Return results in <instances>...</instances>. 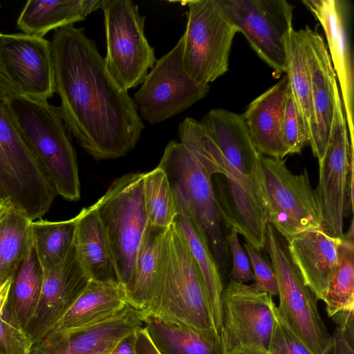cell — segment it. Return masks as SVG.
Instances as JSON below:
<instances>
[{
	"instance_id": "cell-22",
	"label": "cell",
	"mask_w": 354,
	"mask_h": 354,
	"mask_svg": "<svg viewBox=\"0 0 354 354\" xmlns=\"http://www.w3.org/2000/svg\"><path fill=\"white\" fill-rule=\"evenodd\" d=\"M127 304L121 284L91 280L50 331L69 333L88 328L114 317Z\"/></svg>"
},
{
	"instance_id": "cell-36",
	"label": "cell",
	"mask_w": 354,
	"mask_h": 354,
	"mask_svg": "<svg viewBox=\"0 0 354 354\" xmlns=\"http://www.w3.org/2000/svg\"><path fill=\"white\" fill-rule=\"evenodd\" d=\"M274 324L269 342L268 354H313L283 322L274 305Z\"/></svg>"
},
{
	"instance_id": "cell-33",
	"label": "cell",
	"mask_w": 354,
	"mask_h": 354,
	"mask_svg": "<svg viewBox=\"0 0 354 354\" xmlns=\"http://www.w3.org/2000/svg\"><path fill=\"white\" fill-rule=\"evenodd\" d=\"M143 198L149 224L165 229L174 224L177 215L175 198L167 175L160 167L144 173Z\"/></svg>"
},
{
	"instance_id": "cell-2",
	"label": "cell",
	"mask_w": 354,
	"mask_h": 354,
	"mask_svg": "<svg viewBox=\"0 0 354 354\" xmlns=\"http://www.w3.org/2000/svg\"><path fill=\"white\" fill-rule=\"evenodd\" d=\"M142 314L219 335L201 272L174 224L162 238L149 304Z\"/></svg>"
},
{
	"instance_id": "cell-34",
	"label": "cell",
	"mask_w": 354,
	"mask_h": 354,
	"mask_svg": "<svg viewBox=\"0 0 354 354\" xmlns=\"http://www.w3.org/2000/svg\"><path fill=\"white\" fill-rule=\"evenodd\" d=\"M11 282L10 278L0 286V354H30L32 341L8 306Z\"/></svg>"
},
{
	"instance_id": "cell-5",
	"label": "cell",
	"mask_w": 354,
	"mask_h": 354,
	"mask_svg": "<svg viewBox=\"0 0 354 354\" xmlns=\"http://www.w3.org/2000/svg\"><path fill=\"white\" fill-rule=\"evenodd\" d=\"M55 196L8 102L0 100V197L33 221L50 209Z\"/></svg>"
},
{
	"instance_id": "cell-3",
	"label": "cell",
	"mask_w": 354,
	"mask_h": 354,
	"mask_svg": "<svg viewBox=\"0 0 354 354\" xmlns=\"http://www.w3.org/2000/svg\"><path fill=\"white\" fill-rule=\"evenodd\" d=\"M158 166L166 172L174 196L191 210L223 278L228 268V250L212 180L214 176L222 174L219 158L213 154L193 152L172 140L165 147Z\"/></svg>"
},
{
	"instance_id": "cell-30",
	"label": "cell",
	"mask_w": 354,
	"mask_h": 354,
	"mask_svg": "<svg viewBox=\"0 0 354 354\" xmlns=\"http://www.w3.org/2000/svg\"><path fill=\"white\" fill-rule=\"evenodd\" d=\"M31 223L13 206L0 220V286L12 277L30 248Z\"/></svg>"
},
{
	"instance_id": "cell-4",
	"label": "cell",
	"mask_w": 354,
	"mask_h": 354,
	"mask_svg": "<svg viewBox=\"0 0 354 354\" xmlns=\"http://www.w3.org/2000/svg\"><path fill=\"white\" fill-rule=\"evenodd\" d=\"M8 104L21 133L56 195L68 201L80 197L75 149L58 108L24 95Z\"/></svg>"
},
{
	"instance_id": "cell-35",
	"label": "cell",
	"mask_w": 354,
	"mask_h": 354,
	"mask_svg": "<svg viewBox=\"0 0 354 354\" xmlns=\"http://www.w3.org/2000/svg\"><path fill=\"white\" fill-rule=\"evenodd\" d=\"M282 135L288 155L300 153L308 145V138L290 87L284 106Z\"/></svg>"
},
{
	"instance_id": "cell-27",
	"label": "cell",
	"mask_w": 354,
	"mask_h": 354,
	"mask_svg": "<svg viewBox=\"0 0 354 354\" xmlns=\"http://www.w3.org/2000/svg\"><path fill=\"white\" fill-rule=\"evenodd\" d=\"M43 269L32 242L12 277L8 306L18 324L25 330L31 322L39 302Z\"/></svg>"
},
{
	"instance_id": "cell-12",
	"label": "cell",
	"mask_w": 354,
	"mask_h": 354,
	"mask_svg": "<svg viewBox=\"0 0 354 354\" xmlns=\"http://www.w3.org/2000/svg\"><path fill=\"white\" fill-rule=\"evenodd\" d=\"M223 354H268L274 324L272 296L230 279L222 294Z\"/></svg>"
},
{
	"instance_id": "cell-29",
	"label": "cell",
	"mask_w": 354,
	"mask_h": 354,
	"mask_svg": "<svg viewBox=\"0 0 354 354\" xmlns=\"http://www.w3.org/2000/svg\"><path fill=\"white\" fill-rule=\"evenodd\" d=\"M286 75L308 138V145H310L315 132V119L310 78L301 30L293 29L290 34Z\"/></svg>"
},
{
	"instance_id": "cell-1",
	"label": "cell",
	"mask_w": 354,
	"mask_h": 354,
	"mask_svg": "<svg viewBox=\"0 0 354 354\" xmlns=\"http://www.w3.org/2000/svg\"><path fill=\"white\" fill-rule=\"evenodd\" d=\"M55 93L67 131L96 160L133 149L145 127L134 100L108 71L96 44L73 25L50 41Z\"/></svg>"
},
{
	"instance_id": "cell-10",
	"label": "cell",
	"mask_w": 354,
	"mask_h": 354,
	"mask_svg": "<svg viewBox=\"0 0 354 354\" xmlns=\"http://www.w3.org/2000/svg\"><path fill=\"white\" fill-rule=\"evenodd\" d=\"M106 41V67L125 90L142 84L156 62L145 35V17L131 0H103Z\"/></svg>"
},
{
	"instance_id": "cell-42",
	"label": "cell",
	"mask_w": 354,
	"mask_h": 354,
	"mask_svg": "<svg viewBox=\"0 0 354 354\" xmlns=\"http://www.w3.org/2000/svg\"><path fill=\"white\" fill-rule=\"evenodd\" d=\"M136 332L124 337L110 354H136Z\"/></svg>"
},
{
	"instance_id": "cell-41",
	"label": "cell",
	"mask_w": 354,
	"mask_h": 354,
	"mask_svg": "<svg viewBox=\"0 0 354 354\" xmlns=\"http://www.w3.org/2000/svg\"><path fill=\"white\" fill-rule=\"evenodd\" d=\"M136 354H160L144 326L136 332Z\"/></svg>"
},
{
	"instance_id": "cell-24",
	"label": "cell",
	"mask_w": 354,
	"mask_h": 354,
	"mask_svg": "<svg viewBox=\"0 0 354 354\" xmlns=\"http://www.w3.org/2000/svg\"><path fill=\"white\" fill-rule=\"evenodd\" d=\"M75 218L73 244L88 276L91 280L121 284L108 239L93 206L84 208Z\"/></svg>"
},
{
	"instance_id": "cell-11",
	"label": "cell",
	"mask_w": 354,
	"mask_h": 354,
	"mask_svg": "<svg viewBox=\"0 0 354 354\" xmlns=\"http://www.w3.org/2000/svg\"><path fill=\"white\" fill-rule=\"evenodd\" d=\"M187 22L182 36L183 59L187 72L196 81L208 84L228 70L229 56L238 32L224 17L217 0L183 1Z\"/></svg>"
},
{
	"instance_id": "cell-15",
	"label": "cell",
	"mask_w": 354,
	"mask_h": 354,
	"mask_svg": "<svg viewBox=\"0 0 354 354\" xmlns=\"http://www.w3.org/2000/svg\"><path fill=\"white\" fill-rule=\"evenodd\" d=\"M324 30L328 55L338 81L349 141L354 147V71L351 48L349 5L344 0H303Z\"/></svg>"
},
{
	"instance_id": "cell-38",
	"label": "cell",
	"mask_w": 354,
	"mask_h": 354,
	"mask_svg": "<svg viewBox=\"0 0 354 354\" xmlns=\"http://www.w3.org/2000/svg\"><path fill=\"white\" fill-rule=\"evenodd\" d=\"M353 312L343 311L331 317L336 328L325 354H354Z\"/></svg>"
},
{
	"instance_id": "cell-19",
	"label": "cell",
	"mask_w": 354,
	"mask_h": 354,
	"mask_svg": "<svg viewBox=\"0 0 354 354\" xmlns=\"http://www.w3.org/2000/svg\"><path fill=\"white\" fill-rule=\"evenodd\" d=\"M309 74L315 132L310 143L318 161L324 155L334 111V94L337 82L326 45L322 36L309 27L301 29Z\"/></svg>"
},
{
	"instance_id": "cell-37",
	"label": "cell",
	"mask_w": 354,
	"mask_h": 354,
	"mask_svg": "<svg viewBox=\"0 0 354 354\" xmlns=\"http://www.w3.org/2000/svg\"><path fill=\"white\" fill-rule=\"evenodd\" d=\"M243 248L250 260L253 273V284L271 296L278 295V286L272 265L261 252L245 241Z\"/></svg>"
},
{
	"instance_id": "cell-43",
	"label": "cell",
	"mask_w": 354,
	"mask_h": 354,
	"mask_svg": "<svg viewBox=\"0 0 354 354\" xmlns=\"http://www.w3.org/2000/svg\"><path fill=\"white\" fill-rule=\"evenodd\" d=\"M11 206L12 205L8 201L0 197V220Z\"/></svg>"
},
{
	"instance_id": "cell-16",
	"label": "cell",
	"mask_w": 354,
	"mask_h": 354,
	"mask_svg": "<svg viewBox=\"0 0 354 354\" xmlns=\"http://www.w3.org/2000/svg\"><path fill=\"white\" fill-rule=\"evenodd\" d=\"M43 273L37 307L26 329L33 344L52 330L91 280L80 261L74 244L64 260Z\"/></svg>"
},
{
	"instance_id": "cell-20",
	"label": "cell",
	"mask_w": 354,
	"mask_h": 354,
	"mask_svg": "<svg viewBox=\"0 0 354 354\" xmlns=\"http://www.w3.org/2000/svg\"><path fill=\"white\" fill-rule=\"evenodd\" d=\"M341 239L322 229H313L301 232L287 241L291 261L317 300H323L337 265Z\"/></svg>"
},
{
	"instance_id": "cell-13",
	"label": "cell",
	"mask_w": 354,
	"mask_h": 354,
	"mask_svg": "<svg viewBox=\"0 0 354 354\" xmlns=\"http://www.w3.org/2000/svg\"><path fill=\"white\" fill-rule=\"evenodd\" d=\"M225 19L277 73H286L294 6L286 0H217Z\"/></svg>"
},
{
	"instance_id": "cell-31",
	"label": "cell",
	"mask_w": 354,
	"mask_h": 354,
	"mask_svg": "<svg viewBox=\"0 0 354 354\" xmlns=\"http://www.w3.org/2000/svg\"><path fill=\"white\" fill-rule=\"evenodd\" d=\"M328 317L354 310V244L353 224L344 234L338 249L337 265L322 300Z\"/></svg>"
},
{
	"instance_id": "cell-28",
	"label": "cell",
	"mask_w": 354,
	"mask_h": 354,
	"mask_svg": "<svg viewBox=\"0 0 354 354\" xmlns=\"http://www.w3.org/2000/svg\"><path fill=\"white\" fill-rule=\"evenodd\" d=\"M167 229L148 222L136 257L132 278L125 288L128 304L142 313L149 304L160 245Z\"/></svg>"
},
{
	"instance_id": "cell-14",
	"label": "cell",
	"mask_w": 354,
	"mask_h": 354,
	"mask_svg": "<svg viewBox=\"0 0 354 354\" xmlns=\"http://www.w3.org/2000/svg\"><path fill=\"white\" fill-rule=\"evenodd\" d=\"M183 40L156 61L134 95L143 119L155 124L170 118L205 97L208 84L194 80L186 71L183 59Z\"/></svg>"
},
{
	"instance_id": "cell-21",
	"label": "cell",
	"mask_w": 354,
	"mask_h": 354,
	"mask_svg": "<svg viewBox=\"0 0 354 354\" xmlns=\"http://www.w3.org/2000/svg\"><path fill=\"white\" fill-rule=\"evenodd\" d=\"M288 87L286 75L254 99L243 114L254 147L263 156L283 159L288 155L283 141L282 124Z\"/></svg>"
},
{
	"instance_id": "cell-39",
	"label": "cell",
	"mask_w": 354,
	"mask_h": 354,
	"mask_svg": "<svg viewBox=\"0 0 354 354\" xmlns=\"http://www.w3.org/2000/svg\"><path fill=\"white\" fill-rule=\"evenodd\" d=\"M227 250L231 254L232 262L229 274L230 279L245 283L253 280V273L248 254L241 245L237 231L231 228L225 236Z\"/></svg>"
},
{
	"instance_id": "cell-40",
	"label": "cell",
	"mask_w": 354,
	"mask_h": 354,
	"mask_svg": "<svg viewBox=\"0 0 354 354\" xmlns=\"http://www.w3.org/2000/svg\"><path fill=\"white\" fill-rule=\"evenodd\" d=\"M3 36L4 34L0 32V100L8 102L12 97L23 94L8 75L4 65L1 55Z\"/></svg>"
},
{
	"instance_id": "cell-7",
	"label": "cell",
	"mask_w": 354,
	"mask_h": 354,
	"mask_svg": "<svg viewBox=\"0 0 354 354\" xmlns=\"http://www.w3.org/2000/svg\"><path fill=\"white\" fill-rule=\"evenodd\" d=\"M285 162L261 155L259 183L268 223L288 241L301 232L322 229V218L307 170L295 174Z\"/></svg>"
},
{
	"instance_id": "cell-8",
	"label": "cell",
	"mask_w": 354,
	"mask_h": 354,
	"mask_svg": "<svg viewBox=\"0 0 354 354\" xmlns=\"http://www.w3.org/2000/svg\"><path fill=\"white\" fill-rule=\"evenodd\" d=\"M353 151L338 85L335 89L333 118L323 158L319 162V181L315 189L322 229L342 239L344 219L353 210Z\"/></svg>"
},
{
	"instance_id": "cell-9",
	"label": "cell",
	"mask_w": 354,
	"mask_h": 354,
	"mask_svg": "<svg viewBox=\"0 0 354 354\" xmlns=\"http://www.w3.org/2000/svg\"><path fill=\"white\" fill-rule=\"evenodd\" d=\"M265 249L277 283L279 315L313 354H325L331 336L319 313L317 299L291 261L287 245L269 223L266 229Z\"/></svg>"
},
{
	"instance_id": "cell-18",
	"label": "cell",
	"mask_w": 354,
	"mask_h": 354,
	"mask_svg": "<svg viewBox=\"0 0 354 354\" xmlns=\"http://www.w3.org/2000/svg\"><path fill=\"white\" fill-rule=\"evenodd\" d=\"M143 326L142 313L130 304L109 319L69 333L50 331L30 354H110L127 335Z\"/></svg>"
},
{
	"instance_id": "cell-25",
	"label": "cell",
	"mask_w": 354,
	"mask_h": 354,
	"mask_svg": "<svg viewBox=\"0 0 354 354\" xmlns=\"http://www.w3.org/2000/svg\"><path fill=\"white\" fill-rule=\"evenodd\" d=\"M103 0H30L17 21L24 34L44 37L49 31L82 21L101 8Z\"/></svg>"
},
{
	"instance_id": "cell-6",
	"label": "cell",
	"mask_w": 354,
	"mask_h": 354,
	"mask_svg": "<svg viewBox=\"0 0 354 354\" xmlns=\"http://www.w3.org/2000/svg\"><path fill=\"white\" fill-rule=\"evenodd\" d=\"M144 173L127 174L115 180L93 205L108 239L118 278L129 283L148 218L143 198Z\"/></svg>"
},
{
	"instance_id": "cell-26",
	"label": "cell",
	"mask_w": 354,
	"mask_h": 354,
	"mask_svg": "<svg viewBox=\"0 0 354 354\" xmlns=\"http://www.w3.org/2000/svg\"><path fill=\"white\" fill-rule=\"evenodd\" d=\"M142 322L160 354H223L218 335L149 315L142 314Z\"/></svg>"
},
{
	"instance_id": "cell-17",
	"label": "cell",
	"mask_w": 354,
	"mask_h": 354,
	"mask_svg": "<svg viewBox=\"0 0 354 354\" xmlns=\"http://www.w3.org/2000/svg\"><path fill=\"white\" fill-rule=\"evenodd\" d=\"M1 55L8 75L24 95L45 101L53 95L50 41L24 33L4 35Z\"/></svg>"
},
{
	"instance_id": "cell-23",
	"label": "cell",
	"mask_w": 354,
	"mask_h": 354,
	"mask_svg": "<svg viewBox=\"0 0 354 354\" xmlns=\"http://www.w3.org/2000/svg\"><path fill=\"white\" fill-rule=\"evenodd\" d=\"M175 198L177 215L174 225L182 235L196 262L206 288L215 328L222 326L223 278L210 248L187 205Z\"/></svg>"
},
{
	"instance_id": "cell-32",
	"label": "cell",
	"mask_w": 354,
	"mask_h": 354,
	"mask_svg": "<svg viewBox=\"0 0 354 354\" xmlns=\"http://www.w3.org/2000/svg\"><path fill=\"white\" fill-rule=\"evenodd\" d=\"M32 239L43 270L60 263L73 246L75 218L61 221L40 218L31 223Z\"/></svg>"
}]
</instances>
